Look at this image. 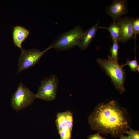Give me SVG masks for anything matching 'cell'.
<instances>
[{
	"label": "cell",
	"mask_w": 139,
	"mask_h": 139,
	"mask_svg": "<svg viewBox=\"0 0 139 139\" xmlns=\"http://www.w3.org/2000/svg\"><path fill=\"white\" fill-rule=\"evenodd\" d=\"M99 20L94 25L84 31L78 46L81 50H85L92 41L99 27Z\"/></svg>",
	"instance_id": "9"
},
{
	"label": "cell",
	"mask_w": 139,
	"mask_h": 139,
	"mask_svg": "<svg viewBox=\"0 0 139 139\" xmlns=\"http://www.w3.org/2000/svg\"><path fill=\"white\" fill-rule=\"evenodd\" d=\"M128 12V5L126 0H114L112 4L106 7V13L111 17L113 22L118 21Z\"/></svg>",
	"instance_id": "7"
},
{
	"label": "cell",
	"mask_w": 139,
	"mask_h": 139,
	"mask_svg": "<svg viewBox=\"0 0 139 139\" xmlns=\"http://www.w3.org/2000/svg\"><path fill=\"white\" fill-rule=\"evenodd\" d=\"M119 139H132L130 137L128 136H126L122 135L119 137Z\"/></svg>",
	"instance_id": "20"
},
{
	"label": "cell",
	"mask_w": 139,
	"mask_h": 139,
	"mask_svg": "<svg viewBox=\"0 0 139 139\" xmlns=\"http://www.w3.org/2000/svg\"><path fill=\"white\" fill-rule=\"evenodd\" d=\"M134 51L135 54V59L131 60H129L128 59H127L126 63L124 64L121 65L123 67L126 66H128L131 70L133 72L136 71V68L138 65L136 59L135 49L134 50Z\"/></svg>",
	"instance_id": "14"
},
{
	"label": "cell",
	"mask_w": 139,
	"mask_h": 139,
	"mask_svg": "<svg viewBox=\"0 0 139 139\" xmlns=\"http://www.w3.org/2000/svg\"><path fill=\"white\" fill-rule=\"evenodd\" d=\"M29 34V31L24 27L19 25L14 27L12 36L14 45L21 49H22V43L28 37Z\"/></svg>",
	"instance_id": "10"
},
{
	"label": "cell",
	"mask_w": 139,
	"mask_h": 139,
	"mask_svg": "<svg viewBox=\"0 0 139 139\" xmlns=\"http://www.w3.org/2000/svg\"><path fill=\"white\" fill-rule=\"evenodd\" d=\"M132 29L134 39L135 42L137 35L139 34V18H135L132 23Z\"/></svg>",
	"instance_id": "16"
},
{
	"label": "cell",
	"mask_w": 139,
	"mask_h": 139,
	"mask_svg": "<svg viewBox=\"0 0 139 139\" xmlns=\"http://www.w3.org/2000/svg\"><path fill=\"white\" fill-rule=\"evenodd\" d=\"M56 123L58 131L62 129L66 126V112H59L57 114Z\"/></svg>",
	"instance_id": "12"
},
{
	"label": "cell",
	"mask_w": 139,
	"mask_h": 139,
	"mask_svg": "<svg viewBox=\"0 0 139 139\" xmlns=\"http://www.w3.org/2000/svg\"><path fill=\"white\" fill-rule=\"evenodd\" d=\"M88 119L92 130L115 138L125 133L129 127L125 113L115 100L99 103Z\"/></svg>",
	"instance_id": "1"
},
{
	"label": "cell",
	"mask_w": 139,
	"mask_h": 139,
	"mask_svg": "<svg viewBox=\"0 0 139 139\" xmlns=\"http://www.w3.org/2000/svg\"><path fill=\"white\" fill-rule=\"evenodd\" d=\"M100 134L97 132L95 134L90 135L88 137V139H106L105 138L102 137Z\"/></svg>",
	"instance_id": "19"
},
{
	"label": "cell",
	"mask_w": 139,
	"mask_h": 139,
	"mask_svg": "<svg viewBox=\"0 0 139 139\" xmlns=\"http://www.w3.org/2000/svg\"><path fill=\"white\" fill-rule=\"evenodd\" d=\"M108 57V59L97 58V63L106 74L110 77L115 89L120 93H123L125 91L124 86L126 77L125 70L118 63L112 60L109 56Z\"/></svg>",
	"instance_id": "2"
},
{
	"label": "cell",
	"mask_w": 139,
	"mask_h": 139,
	"mask_svg": "<svg viewBox=\"0 0 139 139\" xmlns=\"http://www.w3.org/2000/svg\"><path fill=\"white\" fill-rule=\"evenodd\" d=\"M36 98L35 94L21 82L12 96L11 106L16 111H20L32 104Z\"/></svg>",
	"instance_id": "4"
},
{
	"label": "cell",
	"mask_w": 139,
	"mask_h": 139,
	"mask_svg": "<svg viewBox=\"0 0 139 139\" xmlns=\"http://www.w3.org/2000/svg\"><path fill=\"white\" fill-rule=\"evenodd\" d=\"M113 40V44L110 49L111 56H109L112 60L118 63V50L119 46L118 41L115 40Z\"/></svg>",
	"instance_id": "13"
},
{
	"label": "cell",
	"mask_w": 139,
	"mask_h": 139,
	"mask_svg": "<svg viewBox=\"0 0 139 139\" xmlns=\"http://www.w3.org/2000/svg\"><path fill=\"white\" fill-rule=\"evenodd\" d=\"M59 83L58 78L55 75L46 77L40 82L38 91L35 94L36 98L48 101L55 100Z\"/></svg>",
	"instance_id": "5"
},
{
	"label": "cell",
	"mask_w": 139,
	"mask_h": 139,
	"mask_svg": "<svg viewBox=\"0 0 139 139\" xmlns=\"http://www.w3.org/2000/svg\"><path fill=\"white\" fill-rule=\"evenodd\" d=\"M79 25L61 34L49 46L57 51L68 50L78 46L84 32Z\"/></svg>",
	"instance_id": "3"
},
{
	"label": "cell",
	"mask_w": 139,
	"mask_h": 139,
	"mask_svg": "<svg viewBox=\"0 0 139 139\" xmlns=\"http://www.w3.org/2000/svg\"><path fill=\"white\" fill-rule=\"evenodd\" d=\"M66 126L70 130L72 131L73 125V117L72 114L69 111H66Z\"/></svg>",
	"instance_id": "18"
},
{
	"label": "cell",
	"mask_w": 139,
	"mask_h": 139,
	"mask_svg": "<svg viewBox=\"0 0 139 139\" xmlns=\"http://www.w3.org/2000/svg\"><path fill=\"white\" fill-rule=\"evenodd\" d=\"M135 18L128 16L121 18L117 21L121 29L120 36L119 42L124 43L134 39L132 23Z\"/></svg>",
	"instance_id": "8"
},
{
	"label": "cell",
	"mask_w": 139,
	"mask_h": 139,
	"mask_svg": "<svg viewBox=\"0 0 139 139\" xmlns=\"http://www.w3.org/2000/svg\"><path fill=\"white\" fill-rule=\"evenodd\" d=\"M136 71H137L138 72H139V65L137 66L136 68Z\"/></svg>",
	"instance_id": "21"
},
{
	"label": "cell",
	"mask_w": 139,
	"mask_h": 139,
	"mask_svg": "<svg viewBox=\"0 0 139 139\" xmlns=\"http://www.w3.org/2000/svg\"><path fill=\"white\" fill-rule=\"evenodd\" d=\"M50 49L49 47L42 51L35 49H21V53L18 60V74L34 66L39 62L45 53Z\"/></svg>",
	"instance_id": "6"
},
{
	"label": "cell",
	"mask_w": 139,
	"mask_h": 139,
	"mask_svg": "<svg viewBox=\"0 0 139 139\" xmlns=\"http://www.w3.org/2000/svg\"><path fill=\"white\" fill-rule=\"evenodd\" d=\"M58 131L61 139H70L71 131H70L67 126L62 129Z\"/></svg>",
	"instance_id": "15"
},
{
	"label": "cell",
	"mask_w": 139,
	"mask_h": 139,
	"mask_svg": "<svg viewBox=\"0 0 139 139\" xmlns=\"http://www.w3.org/2000/svg\"></svg>",
	"instance_id": "22"
},
{
	"label": "cell",
	"mask_w": 139,
	"mask_h": 139,
	"mask_svg": "<svg viewBox=\"0 0 139 139\" xmlns=\"http://www.w3.org/2000/svg\"><path fill=\"white\" fill-rule=\"evenodd\" d=\"M129 130H127L125 133L128 135L132 139H139V131L134 130L130 127Z\"/></svg>",
	"instance_id": "17"
},
{
	"label": "cell",
	"mask_w": 139,
	"mask_h": 139,
	"mask_svg": "<svg viewBox=\"0 0 139 139\" xmlns=\"http://www.w3.org/2000/svg\"><path fill=\"white\" fill-rule=\"evenodd\" d=\"M107 29L110 32L112 40L119 42L120 36V26L118 22H113L108 27H99V28Z\"/></svg>",
	"instance_id": "11"
}]
</instances>
